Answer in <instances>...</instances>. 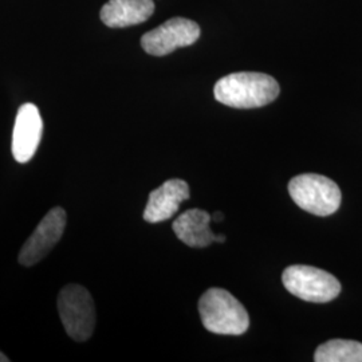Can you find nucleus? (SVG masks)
Listing matches in <instances>:
<instances>
[{"mask_svg":"<svg viewBox=\"0 0 362 362\" xmlns=\"http://www.w3.org/2000/svg\"><path fill=\"white\" fill-rule=\"evenodd\" d=\"M315 362H362V344L350 339H332L320 345Z\"/></svg>","mask_w":362,"mask_h":362,"instance_id":"nucleus-12","label":"nucleus"},{"mask_svg":"<svg viewBox=\"0 0 362 362\" xmlns=\"http://www.w3.org/2000/svg\"><path fill=\"white\" fill-rule=\"evenodd\" d=\"M66 220L64 208L55 207L49 211L22 247L19 263L25 267H31L47 257L65 233Z\"/></svg>","mask_w":362,"mask_h":362,"instance_id":"nucleus-7","label":"nucleus"},{"mask_svg":"<svg viewBox=\"0 0 362 362\" xmlns=\"http://www.w3.org/2000/svg\"><path fill=\"white\" fill-rule=\"evenodd\" d=\"M58 311L70 338L77 342L90 338L95 327V306L90 293L85 287H64L58 296Z\"/></svg>","mask_w":362,"mask_h":362,"instance_id":"nucleus-4","label":"nucleus"},{"mask_svg":"<svg viewBox=\"0 0 362 362\" xmlns=\"http://www.w3.org/2000/svg\"><path fill=\"white\" fill-rule=\"evenodd\" d=\"M199 38L200 27L194 21L185 18H172L164 25L144 34L141 46L151 55L164 57L180 47L194 45Z\"/></svg>","mask_w":362,"mask_h":362,"instance_id":"nucleus-6","label":"nucleus"},{"mask_svg":"<svg viewBox=\"0 0 362 362\" xmlns=\"http://www.w3.org/2000/svg\"><path fill=\"white\" fill-rule=\"evenodd\" d=\"M189 199V187L180 179L165 181L152 191L144 211V220L160 223L168 220L179 211L181 203Z\"/></svg>","mask_w":362,"mask_h":362,"instance_id":"nucleus-9","label":"nucleus"},{"mask_svg":"<svg viewBox=\"0 0 362 362\" xmlns=\"http://www.w3.org/2000/svg\"><path fill=\"white\" fill-rule=\"evenodd\" d=\"M282 282L293 296L313 303H326L341 293V284L332 274L317 267L296 264L287 267Z\"/></svg>","mask_w":362,"mask_h":362,"instance_id":"nucleus-5","label":"nucleus"},{"mask_svg":"<svg viewBox=\"0 0 362 362\" xmlns=\"http://www.w3.org/2000/svg\"><path fill=\"white\" fill-rule=\"evenodd\" d=\"M279 91L275 78L251 71L220 78L214 88L216 101L236 109H255L272 104L279 95Z\"/></svg>","mask_w":362,"mask_h":362,"instance_id":"nucleus-1","label":"nucleus"},{"mask_svg":"<svg viewBox=\"0 0 362 362\" xmlns=\"http://www.w3.org/2000/svg\"><path fill=\"white\" fill-rule=\"evenodd\" d=\"M10 361V358L6 356V354H3L1 351H0V362H8Z\"/></svg>","mask_w":362,"mask_h":362,"instance_id":"nucleus-15","label":"nucleus"},{"mask_svg":"<svg viewBox=\"0 0 362 362\" xmlns=\"http://www.w3.org/2000/svg\"><path fill=\"white\" fill-rule=\"evenodd\" d=\"M288 194L298 207L315 216H329L341 206V189L329 177L303 173L288 182Z\"/></svg>","mask_w":362,"mask_h":362,"instance_id":"nucleus-3","label":"nucleus"},{"mask_svg":"<svg viewBox=\"0 0 362 362\" xmlns=\"http://www.w3.org/2000/svg\"><path fill=\"white\" fill-rule=\"evenodd\" d=\"M199 313L208 332L220 336H242L250 317L245 306L223 288H209L199 300Z\"/></svg>","mask_w":362,"mask_h":362,"instance_id":"nucleus-2","label":"nucleus"},{"mask_svg":"<svg viewBox=\"0 0 362 362\" xmlns=\"http://www.w3.org/2000/svg\"><path fill=\"white\" fill-rule=\"evenodd\" d=\"M212 216L204 209H188L173 221V233L187 246L202 248L215 242L216 235L212 233L209 223Z\"/></svg>","mask_w":362,"mask_h":362,"instance_id":"nucleus-11","label":"nucleus"},{"mask_svg":"<svg viewBox=\"0 0 362 362\" xmlns=\"http://www.w3.org/2000/svg\"><path fill=\"white\" fill-rule=\"evenodd\" d=\"M212 220H214V221H216V223L223 221V214H220V212H215V214L212 215Z\"/></svg>","mask_w":362,"mask_h":362,"instance_id":"nucleus-13","label":"nucleus"},{"mask_svg":"<svg viewBox=\"0 0 362 362\" xmlns=\"http://www.w3.org/2000/svg\"><path fill=\"white\" fill-rule=\"evenodd\" d=\"M42 134L43 121L38 107L34 104L22 105L13 125V158L21 164L28 163L37 153Z\"/></svg>","mask_w":362,"mask_h":362,"instance_id":"nucleus-8","label":"nucleus"},{"mask_svg":"<svg viewBox=\"0 0 362 362\" xmlns=\"http://www.w3.org/2000/svg\"><path fill=\"white\" fill-rule=\"evenodd\" d=\"M153 13V0H109L100 16L106 26L124 28L144 23Z\"/></svg>","mask_w":362,"mask_h":362,"instance_id":"nucleus-10","label":"nucleus"},{"mask_svg":"<svg viewBox=\"0 0 362 362\" xmlns=\"http://www.w3.org/2000/svg\"><path fill=\"white\" fill-rule=\"evenodd\" d=\"M215 242H218V243H224V242H226V236H224V235H216Z\"/></svg>","mask_w":362,"mask_h":362,"instance_id":"nucleus-14","label":"nucleus"}]
</instances>
